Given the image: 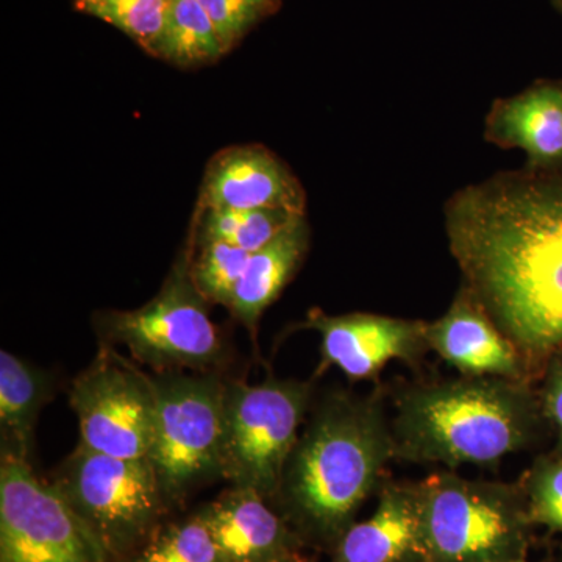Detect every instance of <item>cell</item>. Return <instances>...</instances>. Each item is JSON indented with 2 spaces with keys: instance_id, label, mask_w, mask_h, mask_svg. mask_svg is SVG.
Returning <instances> with one entry per match:
<instances>
[{
  "instance_id": "4",
  "label": "cell",
  "mask_w": 562,
  "mask_h": 562,
  "mask_svg": "<svg viewBox=\"0 0 562 562\" xmlns=\"http://www.w3.org/2000/svg\"><path fill=\"white\" fill-rule=\"evenodd\" d=\"M428 562H502L527 558L531 520L524 490L431 473L416 483Z\"/></svg>"
},
{
  "instance_id": "5",
  "label": "cell",
  "mask_w": 562,
  "mask_h": 562,
  "mask_svg": "<svg viewBox=\"0 0 562 562\" xmlns=\"http://www.w3.org/2000/svg\"><path fill=\"white\" fill-rule=\"evenodd\" d=\"M190 262L191 250H184L160 292L140 308L98 314L103 346L125 347L136 361L160 373L220 368L224 342L209 302L192 283Z\"/></svg>"
},
{
  "instance_id": "20",
  "label": "cell",
  "mask_w": 562,
  "mask_h": 562,
  "mask_svg": "<svg viewBox=\"0 0 562 562\" xmlns=\"http://www.w3.org/2000/svg\"><path fill=\"white\" fill-rule=\"evenodd\" d=\"M194 243H224L249 251L260 250L297 217L284 210H198Z\"/></svg>"
},
{
  "instance_id": "8",
  "label": "cell",
  "mask_w": 562,
  "mask_h": 562,
  "mask_svg": "<svg viewBox=\"0 0 562 562\" xmlns=\"http://www.w3.org/2000/svg\"><path fill=\"white\" fill-rule=\"evenodd\" d=\"M113 560L138 550L166 503L149 458L125 460L77 447L52 482Z\"/></svg>"
},
{
  "instance_id": "11",
  "label": "cell",
  "mask_w": 562,
  "mask_h": 562,
  "mask_svg": "<svg viewBox=\"0 0 562 562\" xmlns=\"http://www.w3.org/2000/svg\"><path fill=\"white\" fill-rule=\"evenodd\" d=\"M305 327L321 335L322 368H338L351 382L376 379L387 362H416L430 350L425 321L314 312Z\"/></svg>"
},
{
  "instance_id": "25",
  "label": "cell",
  "mask_w": 562,
  "mask_h": 562,
  "mask_svg": "<svg viewBox=\"0 0 562 562\" xmlns=\"http://www.w3.org/2000/svg\"><path fill=\"white\" fill-rule=\"evenodd\" d=\"M225 49L231 50L251 25L279 9L280 0H199Z\"/></svg>"
},
{
  "instance_id": "1",
  "label": "cell",
  "mask_w": 562,
  "mask_h": 562,
  "mask_svg": "<svg viewBox=\"0 0 562 562\" xmlns=\"http://www.w3.org/2000/svg\"><path fill=\"white\" fill-rule=\"evenodd\" d=\"M461 286L530 369L562 347V169L503 171L443 205Z\"/></svg>"
},
{
  "instance_id": "28",
  "label": "cell",
  "mask_w": 562,
  "mask_h": 562,
  "mask_svg": "<svg viewBox=\"0 0 562 562\" xmlns=\"http://www.w3.org/2000/svg\"><path fill=\"white\" fill-rule=\"evenodd\" d=\"M552 3L554 5V9L560 11V13L562 14V0H552Z\"/></svg>"
},
{
  "instance_id": "29",
  "label": "cell",
  "mask_w": 562,
  "mask_h": 562,
  "mask_svg": "<svg viewBox=\"0 0 562 562\" xmlns=\"http://www.w3.org/2000/svg\"><path fill=\"white\" fill-rule=\"evenodd\" d=\"M95 2H99V0H83V5L85 7L91 5V3H95Z\"/></svg>"
},
{
  "instance_id": "13",
  "label": "cell",
  "mask_w": 562,
  "mask_h": 562,
  "mask_svg": "<svg viewBox=\"0 0 562 562\" xmlns=\"http://www.w3.org/2000/svg\"><path fill=\"white\" fill-rule=\"evenodd\" d=\"M430 350L462 375L525 382L528 368L519 350L464 288L441 317L427 322Z\"/></svg>"
},
{
  "instance_id": "18",
  "label": "cell",
  "mask_w": 562,
  "mask_h": 562,
  "mask_svg": "<svg viewBox=\"0 0 562 562\" xmlns=\"http://www.w3.org/2000/svg\"><path fill=\"white\" fill-rule=\"evenodd\" d=\"M52 376L10 351H0L2 452L31 460L36 420L49 401Z\"/></svg>"
},
{
  "instance_id": "19",
  "label": "cell",
  "mask_w": 562,
  "mask_h": 562,
  "mask_svg": "<svg viewBox=\"0 0 562 562\" xmlns=\"http://www.w3.org/2000/svg\"><path fill=\"white\" fill-rule=\"evenodd\" d=\"M225 52L228 50L199 0H171L157 57L180 68H192L220 60Z\"/></svg>"
},
{
  "instance_id": "27",
  "label": "cell",
  "mask_w": 562,
  "mask_h": 562,
  "mask_svg": "<svg viewBox=\"0 0 562 562\" xmlns=\"http://www.w3.org/2000/svg\"><path fill=\"white\" fill-rule=\"evenodd\" d=\"M286 562H314L312 560H308V558L303 557V554H299V557L292 558L291 561Z\"/></svg>"
},
{
  "instance_id": "16",
  "label": "cell",
  "mask_w": 562,
  "mask_h": 562,
  "mask_svg": "<svg viewBox=\"0 0 562 562\" xmlns=\"http://www.w3.org/2000/svg\"><path fill=\"white\" fill-rule=\"evenodd\" d=\"M331 562H428L416 483H386L369 519L355 522Z\"/></svg>"
},
{
  "instance_id": "26",
  "label": "cell",
  "mask_w": 562,
  "mask_h": 562,
  "mask_svg": "<svg viewBox=\"0 0 562 562\" xmlns=\"http://www.w3.org/2000/svg\"><path fill=\"white\" fill-rule=\"evenodd\" d=\"M546 412L558 430V453L562 457V360L553 366L546 386Z\"/></svg>"
},
{
  "instance_id": "9",
  "label": "cell",
  "mask_w": 562,
  "mask_h": 562,
  "mask_svg": "<svg viewBox=\"0 0 562 562\" xmlns=\"http://www.w3.org/2000/svg\"><path fill=\"white\" fill-rule=\"evenodd\" d=\"M91 528L31 462L2 452L0 562H111Z\"/></svg>"
},
{
  "instance_id": "23",
  "label": "cell",
  "mask_w": 562,
  "mask_h": 562,
  "mask_svg": "<svg viewBox=\"0 0 562 562\" xmlns=\"http://www.w3.org/2000/svg\"><path fill=\"white\" fill-rule=\"evenodd\" d=\"M171 0H99L85 7L135 40L150 54H157Z\"/></svg>"
},
{
  "instance_id": "15",
  "label": "cell",
  "mask_w": 562,
  "mask_h": 562,
  "mask_svg": "<svg viewBox=\"0 0 562 562\" xmlns=\"http://www.w3.org/2000/svg\"><path fill=\"white\" fill-rule=\"evenodd\" d=\"M199 513L225 562H286L305 547L269 501L251 490L232 486Z\"/></svg>"
},
{
  "instance_id": "22",
  "label": "cell",
  "mask_w": 562,
  "mask_h": 562,
  "mask_svg": "<svg viewBox=\"0 0 562 562\" xmlns=\"http://www.w3.org/2000/svg\"><path fill=\"white\" fill-rule=\"evenodd\" d=\"M198 255L191 257L190 276L195 290L209 303L231 308L236 288L247 261L249 251L224 243L195 244Z\"/></svg>"
},
{
  "instance_id": "6",
  "label": "cell",
  "mask_w": 562,
  "mask_h": 562,
  "mask_svg": "<svg viewBox=\"0 0 562 562\" xmlns=\"http://www.w3.org/2000/svg\"><path fill=\"white\" fill-rule=\"evenodd\" d=\"M154 384L157 424L149 461L169 506L222 479L225 382L213 372H166Z\"/></svg>"
},
{
  "instance_id": "24",
  "label": "cell",
  "mask_w": 562,
  "mask_h": 562,
  "mask_svg": "<svg viewBox=\"0 0 562 562\" xmlns=\"http://www.w3.org/2000/svg\"><path fill=\"white\" fill-rule=\"evenodd\" d=\"M524 494L531 524L562 532V457L539 461L528 475Z\"/></svg>"
},
{
  "instance_id": "7",
  "label": "cell",
  "mask_w": 562,
  "mask_h": 562,
  "mask_svg": "<svg viewBox=\"0 0 562 562\" xmlns=\"http://www.w3.org/2000/svg\"><path fill=\"white\" fill-rule=\"evenodd\" d=\"M313 384L268 376L265 382H225L222 479L271 502L301 436Z\"/></svg>"
},
{
  "instance_id": "12",
  "label": "cell",
  "mask_w": 562,
  "mask_h": 562,
  "mask_svg": "<svg viewBox=\"0 0 562 562\" xmlns=\"http://www.w3.org/2000/svg\"><path fill=\"white\" fill-rule=\"evenodd\" d=\"M199 210H284L306 214V192L272 150L247 144L227 147L211 158Z\"/></svg>"
},
{
  "instance_id": "21",
  "label": "cell",
  "mask_w": 562,
  "mask_h": 562,
  "mask_svg": "<svg viewBox=\"0 0 562 562\" xmlns=\"http://www.w3.org/2000/svg\"><path fill=\"white\" fill-rule=\"evenodd\" d=\"M132 562H225L201 513L151 532Z\"/></svg>"
},
{
  "instance_id": "3",
  "label": "cell",
  "mask_w": 562,
  "mask_h": 562,
  "mask_svg": "<svg viewBox=\"0 0 562 562\" xmlns=\"http://www.w3.org/2000/svg\"><path fill=\"white\" fill-rule=\"evenodd\" d=\"M536 403L525 382L469 376L408 387L395 402V458L417 464H495L530 443Z\"/></svg>"
},
{
  "instance_id": "30",
  "label": "cell",
  "mask_w": 562,
  "mask_h": 562,
  "mask_svg": "<svg viewBox=\"0 0 562 562\" xmlns=\"http://www.w3.org/2000/svg\"><path fill=\"white\" fill-rule=\"evenodd\" d=\"M502 562H530L527 558H520V560H512V561H502Z\"/></svg>"
},
{
  "instance_id": "2",
  "label": "cell",
  "mask_w": 562,
  "mask_h": 562,
  "mask_svg": "<svg viewBox=\"0 0 562 562\" xmlns=\"http://www.w3.org/2000/svg\"><path fill=\"white\" fill-rule=\"evenodd\" d=\"M391 460L395 443L382 398L328 395L301 431L269 503L303 546L331 553L383 486Z\"/></svg>"
},
{
  "instance_id": "17",
  "label": "cell",
  "mask_w": 562,
  "mask_h": 562,
  "mask_svg": "<svg viewBox=\"0 0 562 562\" xmlns=\"http://www.w3.org/2000/svg\"><path fill=\"white\" fill-rule=\"evenodd\" d=\"M310 249L306 216L297 217L277 238L250 254L241 281L236 288L231 313L255 333L262 313L279 299L299 271Z\"/></svg>"
},
{
  "instance_id": "14",
  "label": "cell",
  "mask_w": 562,
  "mask_h": 562,
  "mask_svg": "<svg viewBox=\"0 0 562 562\" xmlns=\"http://www.w3.org/2000/svg\"><path fill=\"white\" fill-rule=\"evenodd\" d=\"M483 138L503 150H522L525 168L562 169V81L542 79L492 102Z\"/></svg>"
},
{
  "instance_id": "10",
  "label": "cell",
  "mask_w": 562,
  "mask_h": 562,
  "mask_svg": "<svg viewBox=\"0 0 562 562\" xmlns=\"http://www.w3.org/2000/svg\"><path fill=\"white\" fill-rule=\"evenodd\" d=\"M69 403L79 420L81 446L125 460L149 458L157 424L154 376L113 347L103 346L77 376Z\"/></svg>"
}]
</instances>
